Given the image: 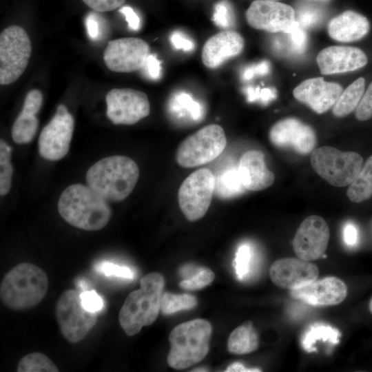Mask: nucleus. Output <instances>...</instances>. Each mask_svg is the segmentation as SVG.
I'll use <instances>...</instances> for the list:
<instances>
[{"instance_id":"51","label":"nucleus","mask_w":372,"mask_h":372,"mask_svg":"<svg viewBox=\"0 0 372 372\" xmlns=\"http://www.w3.org/2000/svg\"><path fill=\"white\" fill-rule=\"evenodd\" d=\"M202 267L195 266L194 265H185L183 266L179 271L180 275L184 278V279L189 278L196 273H198Z\"/></svg>"},{"instance_id":"50","label":"nucleus","mask_w":372,"mask_h":372,"mask_svg":"<svg viewBox=\"0 0 372 372\" xmlns=\"http://www.w3.org/2000/svg\"><path fill=\"white\" fill-rule=\"evenodd\" d=\"M118 11L125 16L130 30L138 31L141 28V19L132 7L127 6H123Z\"/></svg>"},{"instance_id":"14","label":"nucleus","mask_w":372,"mask_h":372,"mask_svg":"<svg viewBox=\"0 0 372 372\" xmlns=\"http://www.w3.org/2000/svg\"><path fill=\"white\" fill-rule=\"evenodd\" d=\"M245 16L251 27L272 33H285L296 21L291 6L267 0L254 1Z\"/></svg>"},{"instance_id":"38","label":"nucleus","mask_w":372,"mask_h":372,"mask_svg":"<svg viewBox=\"0 0 372 372\" xmlns=\"http://www.w3.org/2000/svg\"><path fill=\"white\" fill-rule=\"evenodd\" d=\"M247 101L249 103L259 102L262 105H267L276 98V90L273 87H265L247 86L243 89Z\"/></svg>"},{"instance_id":"28","label":"nucleus","mask_w":372,"mask_h":372,"mask_svg":"<svg viewBox=\"0 0 372 372\" xmlns=\"http://www.w3.org/2000/svg\"><path fill=\"white\" fill-rule=\"evenodd\" d=\"M340 336V333L338 329L328 324L315 323L311 324L303 333L301 344L307 352H314L316 351L314 345L318 340L336 344L339 342Z\"/></svg>"},{"instance_id":"52","label":"nucleus","mask_w":372,"mask_h":372,"mask_svg":"<svg viewBox=\"0 0 372 372\" xmlns=\"http://www.w3.org/2000/svg\"><path fill=\"white\" fill-rule=\"evenodd\" d=\"M226 372H259L261 371L257 368H247L240 362H234L230 364L227 369Z\"/></svg>"},{"instance_id":"21","label":"nucleus","mask_w":372,"mask_h":372,"mask_svg":"<svg viewBox=\"0 0 372 372\" xmlns=\"http://www.w3.org/2000/svg\"><path fill=\"white\" fill-rule=\"evenodd\" d=\"M245 45L242 37L235 31L226 30L210 37L202 50V61L208 68L214 69L226 60L240 54Z\"/></svg>"},{"instance_id":"36","label":"nucleus","mask_w":372,"mask_h":372,"mask_svg":"<svg viewBox=\"0 0 372 372\" xmlns=\"http://www.w3.org/2000/svg\"><path fill=\"white\" fill-rule=\"evenodd\" d=\"M212 21L218 27L229 28L234 25L235 17L231 3L221 0L214 6Z\"/></svg>"},{"instance_id":"3","label":"nucleus","mask_w":372,"mask_h":372,"mask_svg":"<svg viewBox=\"0 0 372 372\" xmlns=\"http://www.w3.org/2000/svg\"><path fill=\"white\" fill-rule=\"evenodd\" d=\"M140 284L139 289L127 296L118 313L119 324L129 336L152 324L161 309L163 276L159 273H149L141 278Z\"/></svg>"},{"instance_id":"13","label":"nucleus","mask_w":372,"mask_h":372,"mask_svg":"<svg viewBox=\"0 0 372 372\" xmlns=\"http://www.w3.org/2000/svg\"><path fill=\"white\" fill-rule=\"evenodd\" d=\"M149 54V46L143 39L125 37L110 41L103 53L106 66L116 72L141 70Z\"/></svg>"},{"instance_id":"46","label":"nucleus","mask_w":372,"mask_h":372,"mask_svg":"<svg viewBox=\"0 0 372 372\" xmlns=\"http://www.w3.org/2000/svg\"><path fill=\"white\" fill-rule=\"evenodd\" d=\"M170 43L176 50L192 51L195 48L194 41L180 31H174L169 37Z\"/></svg>"},{"instance_id":"35","label":"nucleus","mask_w":372,"mask_h":372,"mask_svg":"<svg viewBox=\"0 0 372 372\" xmlns=\"http://www.w3.org/2000/svg\"><path fill=\"white\" fill-rule=\"evenodd\" d=\"M287 35L291 50L298 54L303 53L307 47V35L304 28L296 20L284 33Z\"/></svg>"},{"instance_id":"41","label":"nucleus","mask_w":372,"mask_h":372,"mask_svg":"<svg viewBox=\"0 0 372 372\" xmlns=\"http://www.w3.org/2000/svg\"><path fill=\"white\" fill-rule=\"evenodd\" d=\"M80 297L82 306L89 311L97 313L103 307V298L94 290L84 291Z\"/></svg>"},{"instance_id":"8","label":"nucleus","mask_w":372,"mask_h":372,"mask_svg":"<svg viewBox=\"0 0 372 372\" xmlns=\"http://www.w3.org/2000/svg\"><path fill=\"white\" fill-rule=\"evenodd\" d=\"M32 45L26 31L19 25H10L0 34V83L10 85L26 69Z\"/></svg>"},{"instance_id":"24","label":"nucleus","mask_w":372,"mask_h":372,"mask_svg":"<svg viewBox=\"0 0 372 372\" xmlns=\"http://www.w3.org/2000/svg\"><path fill=\"white\" fill-rule=\"evenodd\" d=\"M258 335L251 322L238 327L230 334L228 351L234 354H245L256 351L258 347Z\"/></svg>"},{"instance_id":"30","label":"nucleus","mask_w":372,"mask_h":372,"mask_svg":"<svg viewBox=\"0 0 372 372\" xmlns=\"http://www.w3.org/2000/svg\"><path fill=\"white\" fill-rule=\"evenodd\" d=\"M215 190L223 198H231L244 193L247 189L243 186L238 167L226 169L216 178Z\"/></svg>"},{"instance_id":"18","label":"nucleus","mask_w":372,"mask_h":372,"mask_svg":"<svg viewBox=\"0 0 372 372\" xmlns=\"http://www.w3.org/2000/svg\"><path fill=\"white\" fill-rule=\"evenodd\" d=\"M342 91L340 84L317 77L302 81L293 90V94L316 113L322 114L333 107Z\"/></svg>"},{"instance_id":"11","label":"nucleus","mask_w":372,"mask_h":372,"mask_svg":"<svg viewBox=\"0 0 372 372\" xmlns=\"http://www.w3.org/2000/svg\"><path fill=\"white\" fill-rule=\"evenodd\" d=\"M74 128V120L65 105L60 104L39 138V152L43 158L59 161L68 152Z\"/></svg>"},{"instance_id":"17","label":"nucleus","mask_w":372,"mask_h":372,"mask_svg":"<svg viewBox=\"0 0 372 372\" xmlns=\"http://www.w3.org/2000/svg\"><path fill=\"white\" fill-rule=\"evenodd\" d=\"M269 275L275 285L292 290L316 280L319 270L316 265L309 261L299 258H286L271 265Z\"/></svg>"},{"instance_id":"1","label":"nucleus","mask_w":372,"mask_h":372,"mask_svg":"<svg viewBox=\"0 0 372 372\" xmlns=\"http://www.w3.org/2000/svg\"><path fill=\"white\" fill-rule=\"evenodd\" d=\"M107 201L88 185L74 184L61 194L58 211L72 226L96 231L106 226L111 218L112 211Z\"/></svg>"},{"instance_id":"12","label":"nucleus","mask_w":372,"mask_h":372,"mask_svg":"<svg viewBox=\"0 0 372 372\" xmlns=\"http://www.w3.org/2000/svg\"><path fill=\"white\" fill-rule=\"evenodd\" d=\"M107 118L116 125H133L147 116L150 103L145 93L130 88H114L105 97Z\"/></svg>"},{"instance_id":"6","label":"nucleus","mask_w":372,"mask_h":372,"mask_svg":"<svg viewBox=\"0 0 372 372\" xmlns=\"http://www.w3.org/2000/svg\"><path fill=\"white\" fill-rule=\"evenodd\" d=\"M311 164L314 171L335 187L350 185L363 165V158L355 152H342L331 146L313 149Z\"/></svg>"},{"instance_id":"19","label":"nucleus","mask_w":372,"mask_h":372,"mask_svg":"<svg viewBox=\"0 0 372 372\" xmlns=\"http://www.w3.org/2000/svg\"><path fill=\"white\" fill-rule=\"evenodd\" d=\"M290 293L292 297L311 305H335L347 297V287L340 279L329 276L292 289Z\"/></svg>"},{"instance_id":"25","label":"nucleus","mask_w":372,"mask_h":372,"mask_svg":"<svg viewBox=\"0 0 372 372\" xmlns=\"http://www.w3.org/2000/svg\"><path fill=\"white\" fill-rule=\"evenodd\" d=\"M365 88V80L360 77L342 91L338 101L333 107L332 112L337 117H344L355 110L363 94Z\"/></svg>"},{"instance_id":"53","label":"nucleus","mask_w":372,"mask_h":372,"mask_svg":"<svg viewBox=\"0 0 372 372\" xmlns=\"http://www.w3.org/2000/svg\"><path fill=\"white\" fill-rule=\"evenodd\" d=\"M207 371V369H203V368L201 369L200 368V369H197L196 370H194L193 371Z\"/></svg>"},{"instance_id":"27","label":"nucleus","mask_w":372,"mask_h":372,"mask_svg":"<svg viewBox=\"0 0 372 372\" xmlns=\"http://www.w3.org/2000/svg\"><path fill=\"white\" fill-rule=\"evenodd\" d=\"M168 107L178 118L188 117L192 121H200L203 116L202 105L185 92H178L170 99Z\"/></svg>"},{"instance_id":"7","label":"nucleus","mask_w":372,"mask_h":372,"mask_svg":"<svg viewBox=\"0 0 372 372\" xmlns=\"http://www.w3.org/2000/svg\"><path fill=\"white\" fill-rule=\"evenodd\" d=\"M226 145L223 127L216 124L208 125L182 141L177 149L176 160L183 167L202 165L216 158Z\"/></svg>"},{"instance_id":"37","label":"nucleus","mask_w":372,"mask_h":372,"mask_svg":"<svg viewBox=\"0 0 372 372\" xmlns=\"http://www.w3.org/2000/svg\"><path fill=\"white\" fill-rule=\"evenodd\" d=\"M214 279V273L207 268L202 269L193 276L183 279L179 284L183 289L198 290L209 285Z\"/></svg>"},{"instance_id":"54","label":"nucleus","mask_w":372,"mask_h":372,"mask_svg":"<svg viewBox=\"0 0 372 372\" xmlns=\"http://www.w3.org/2000/svg\"><path fill=\"white\" fill-rule=\"evenodd\" d=\"M369 307L370 311L372 313V298H371V301L369 302Z\"/></svg>"},{"instance_id":"49","label":"nucleus","mask_w":372,"mask_h":372,"mask_svg":"<svg viewBox=\"0 0 372 372\" xmlns=\"http://www.w3.org/2000/svg\"><path fill=\"white\" fill-rule=\"evenodd\" d=\"M343 240L345 245L349 247L357 245L359 240V233L357 226L351 223H347L342 231Z\"/></svg>"},{"instance_id":"4","label":"nucleus","mask_w":372,"mask_h":372,"mask_svg":"<svg viewBox=\"0 0 372 372\" xmlns=\"http://www.w3.org/2000/svg\"><path fill=\"white\" fill-rule=\"evenodd\" d=\"M48 289L46 273L38 266L23 262L4 276L0 286V297L9 309L22 311L32 308L45 298Z\"/></svg>"},{"instance_id":"20","label":"nucleus","mask_w":372,"mask_h":372,"mask_svg":"<svg viewBox=\"0 0 372 372\" xmlns=\"http://www.w3.org/2000/svg\"><path fill=\"white\" fill-rule=\"evenodd\" d=\"M317 63L322 74L354 71L365 66L368 59L360 48L351 46H329L317 56Z\"/></svg>"},{"instance_id":"39","label":"nucleus","mask_w":372,"mask_h":372,"mask_svg":"<svg viewBox=\"0 0 372 372\" xmlns=\"http://www.w3.org/2000/svg\"><path fill=\"white\" fill-rule=\"evenodd\" d=\"M96 270L108 276H114L127 279H133L134 277V273L130 267L110 262H102L98 264Z\"/></svg>"},{"instance_id":"10","label":"nucleus","mask_w":372,"mask_h":372,"mask_svg":"<svg viewBox=\"0 0 372 372\" xmlns=\"http://www.w3.org/2000/svg\"><path fill=\"white\" fill-rule=\"evenodd\" d=\"M215 183L214 175L206 168L194 172L182 183L178 200L188 220L196 221L205 215L212 200Z\"/></svg>"},{"instance_id":"15","label":"nucleus","mask_w":372,"mask_h":372,"mask_svg":"<svg viewBox=\"0 0 372 372\" xmlns=\"http://www.w3.org/2000/svg\"><path fill=\"white\" fill-rule=\"evenodd\" d=\"M329 240V229L324 219L317 215H311L299 226L292 245L299 258L310 261L322 257Z\"/></svg>"},{"instance_id":"29","label":"nucleus","mask_w":372,"mask_h":372,"mask_svg":"<svg viewBox=\"0 0 372 372\" xmlns=\"http://www.w3.org/2000/svg\"><path fill=\"white\" fill-rule=\"evenodd\" d=\"M39 127L36 114L21 110L12 127V138L17 144L30 143L34 137Z\"/></svg>"},{"instance_id":"55","label":"nucleus","mask_w":372,"mask_h":372,"mask_svg":"<svg viewBox=\"0 0 372 372\" xmlns=\"http://www.w3.org/2000/svg\"><path fill=\"white\" fill-rule=\"evenodd\" d=\"M267 1H280V0H267Z\"/></svg>"},{"instance_id":"43","label":"nucleus","mask_w":372,"mask_h":372,"mask_svg":"<svg viewBox=\"0 0 372 372\" xmlns=\"http://www.w3.org/2000/svg\"><path fill=\"white\" fill-rule=\"evenodd\" d=\"M43 103V95L41 91L37 89L30 90L26 95L23 111L37 114L40 110Z\"/></svg>"},{"instance_id":"23","label":"nucleus","mask_w":372,"mask_h":372,"mask_svg":"<svg viewBox=\"0 0 372 372\" xmlns=\"http://www.w3.org/2000/svg\"><path fill=\"white\" fill-rule=\"evenodd\" d=\"M366 17L353 10H347L333 17L328 23L330 37L340 42H352L364 37L369 32Z\"/></svg>"},{"instance_id":"45","label":"nucleus","mask_w":372,"mask_h":372,"mask_svg":"<svg viewBox=\"0 0 372 372\" xmlns=\"http://www.w3.org/2000/svg\"><path fill=\"white\" fill-rule=\"evenodd\" d=\"M142 70L147 78L152 80H158L160 79L161 76V65L156 54H149Z\"/></svg>"},{"instance_id":"33","label":"nucleus","mask_w":372,"mask_h":372,"mask_svg":"<svg viewBox=\"0 0 372 372\" xmlns=\"http://www.w3.org/2000/svg\"><path fill=\"white\" fill-rule=\"evenodd\" d=\"M196 304L197 300L192 295L163 293L161 300V310L163 314L170 315L178 311L191 309Z\"/></svg>"},{"instance_id":"5","label":"nucleus","mask_w":372,"mask_h":372,"mask_svg":"<svg viewBox=\"0 0 372 372\" xmlns=\"http://www.w3.org/2000/svg\"><path fill=\"white\" fill-rule=\"evenodd\" d=\"M211 332V324L204 319H195L177 325L169 335V366L184 369L200 362L208 353Z\"/></svg>"},{"instance_id":"31","label":"nucleus","mask_w":372,"mask_h":372,"mask_svg":"<svg viewBox=\"0 0 372 372\" xmlns=\"http://www.w3.org/2000/svg\"><path fill=\"white\" fill-rule=\"evenodd\" d=\"M55 364L45 355L33 352L23 357L19 362L18 372H57Z\"/></svg>"},{"instance_id":"32","label":"nucleus","mask_w":372,"mask_h":372,"mask_svg":"<svg viewBox=\"0 0 372 372\" xmlns=\"http://www.w3.org/2000/svg\"><path fill=\"white\" fill-rule=\"evenodd\" d=\"M254 250L251 244L243 242L238 247L233 267L239 280H246L250 275L254 264Z\"/></svg>"},{"instance_id":"22","label":"nucleus","mask_w":372,"mask_h":372,"mask_svg":"<svg viewBox=\"0 0 372 372\" xmlns=\"http://www.w3.org/2000/svg\"><path fill=\"white\" fill-rule=\"evenodd\" d=\"M242 183L248 191H260L274 182V174L266 166L265 156L258 150H249L240 157L238 166Z\"/></svg>"},{"instance_id":"2","label":"nucleus","mask_w":372,"mask_h":372,"mask_svg":"<svg viewBox=\"0 0 372 372\" xmlns=\"http://www.w3.org/2000/svg\"><path fill=\"white\" fill-rule=\"evenodd\" d=\"M139 177L137 164L124 156L105 157L91 166L86 173L87 185L110 201L125 199Z\"/></svg>"},{"instance_id":"42","label":"nucleus","mask_w":372,"mask_h":372,"mask_svg":"<svg viewBox=\"0 0 372 372\" xmlns=\"http://www.w3.org/2000/svg\"><path fill=\"white\" fill-rule=\"evenodd\" d=\"M270 72V63L267 60H263L257 64L251 65L246 67L241 73L242 81H249L255 76L267 75Z\"/></svg>"},{"instance_id":"44","label":"nucleus","mask_w":372,"mask_h":372,"mask_svg":"<svg viewBox=\"0 0 372 372\" xmlns=\"http://www.w3.org/2000/svg\"><path fill=\"white\" fill-rule=\"evenodd\" d=\"M85 5L98 12L112 11L123 6L125 0H82Z\"/></svg>"},{"instance_id":"9","label":"nucleus","mask_w":372,"mask_h":372,"mask_svg":"<svg viewBox=\"0 0 372 372\" xmlns=\"http://www.w3.org/2000/svg\"><path fill=\"white\" fill-rule=\"evenodd\" d=\"M77 289L64 291L59 298L55 315L60 331L70 342L81 341L94 327L97 313L86 310L81 304Z\"/></svg>"},{"instance_id":"16","label":"nucleus","mask_w":372,"mask_h":372,"mask_svg":"<svg viewBox=\"0 0 372 372\" xmlns=\"http://www.w3.org/2000/svg\"><path fill=\"white\" fill-rule=\"evenodd\" d=\"M269 137L273 145L292 149L302 155L311 153L316 145L313 128L296 118H287L276 123L270 129Z\"/></svg>"},{"instance_id":"34","label":"nucleus","mask_w":372,"mask_h":372,"mask_svg":"<svg viewBox=\"0 0 372 372\" xmlns=\"http://www.w3.org/2000/svg\"><path fill=\"white\" fill-rule=\"evenodd\" d=\"M12 148L3 140L0 141V194H7L11 187L13 167L10 162Z\"/></svg>"},{"instance_id":"47","label":"nucleus","mask_w":372,"mask_h":372,"mask_svg":"<svg viewBox=\"0 0 372 372\" xmlns=\"http://www.w3.org/2000/svg\"><path fill=\"white\" fill-rule=\"evenodd\" d=\"M319 20L320 14L318 10L313 8H304L299 12L297 21L304 28H308L316 25Z\"/></svg>"},{"instance_id":"26","label":"nucleus","mask_w":372,"mask_h":372,"mask_svg":"<svg viewBox=\"0 0 372 372\" xmlns=\"http://www.w3.org/2000/svg\"><path fill=\"white\" fill-rule=\"evenodd\" d=\"M347 194L353 203H361L372 196V155L349 185Z\"/></svg>"},{"instance_id":"40","label":"nucleus","mask_w":372,"mask_h":372,"mask_svg":"<svg viewBox=\"0 0 372 372\" xmlns=\"http://www.w3.org/2000/svg\"><path fill=\"white\" fill-rule=\"evenodd\" d=\"M355 118L365 121L372 118V81L369 84L355 109Z\"/></svg>"},{"instance_id":"48","label":"nucleus","mask_w":372,"mask_h":372,"mask_svg":"<svg viewBox=\"0 0 372 372\" xmlns=\"http://www.w3.org/2000/svg\"><path fill=\"white\" fill-rule=\"evenodd\" d=\"M101 21L94 12L90 13L85 19V26L90 38L97 40L101 36Z\"/></svg>"}]
</instances>
